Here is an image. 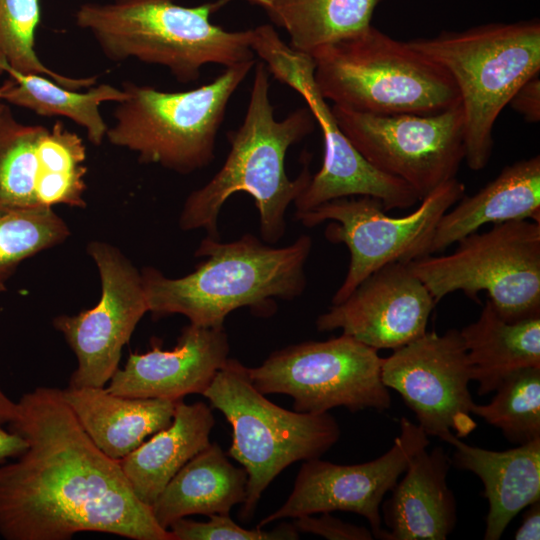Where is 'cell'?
<instances>
[{"instance_id":"obj_1","label":"cell","mask_w":540,"mask_h":540,"mask_svg":"<svg viewBox=\"0 0 540 540\" xmlns=\"http://www.w3.org/2000/svg\"><path fill=\"white\" fill-rule=\"evenodd\" d=\"M9 430L27 443L0 464V535L6 540H69L101 532L133 540H175L133 492L119 460L84 431L62 390L22 395Z\"/></svg>"},{"instance_id":"obj_2","label":"cell","mask_w":540,"mask_h":540,"mask_svg":"<svg viewBox=\"0 0 540 540\" xmlns=\"http://www.w3.org/2000/svg\"><path fill=\"white\" fill-rule=\"evenodd\" d=\"M254 68L245 117L237 129L227 132L230 150L221 168L186 198L179 217L183 231L204 229L208 236L219 239L218 216L224 203L233 194L244 192L258 210L261 240L275 244L285 234L289 205L311 180L307 166L290 179L285 158L292 145L314 131L312 112L301 107L277 120L269 96L270 73L263 62Z\"/></svg>"},{"instance_id":"obj_3","label":"cell","mask_w":540,"mask_h":540,"mask_svg":"<svg viewBox=\"0 0 540 540\" xmlns=\"http://www.w3.org/2000/svg\"><path fill=\"white\" fill-rule=\"evenodd\" d=\"M311 249L309 235L281 248L249 233L227 243L207 236L195 252L205 260L188 275L170 278L152 267L141 271L148 312L154 319L181 314L203 327H221L228 314L243 307L269 316L275 299L293 300L304 292Z\"/></svg>"},{"instance_id":"obj_4","label":"cell","mask_w":540,"mask_h":540,"mask_svg":"<svg viewBox=\"0 0 540 540\" xmlns=\"http://www.w3.org/2000/svg\"><path fill=\"white\" fill-rule=\"evenodd\" d=\"M231 1L197 6L174 0L87 2L77 8L75 23L110 61L160 65L188 83L199 79L205 65L227 68L255 60L253 28L229 31L211 22V15Z\"/></svg>"},{"instance_id":"obj_5","label":"cell","mask_w":540,"mask_h":540,"mask_svg":"<svg viewBox=\"0 0 540 540\" xmlns=\"http://www.w3.org/2000/svg\"><path fill=\"white\" fill-rule=\"evenodd\" d=\"M454 81L463 112L465 160L489 162L493 127L514 93L540 72V22L489 23L408 41Z\"/></svg>"},{"instance_id":"obj_6","label":"cell","mask_w":540,"mask_h":540,"mask_svg":"<svg viewBox=\"0 0 540 540\" xmlns=\"http://www.w3.org/2000/svg\"><path fill=\"white\" fill-rule=\"evenodd\" d=\"M310 56L321 96L336 106L379 115H428L460 103L454 81L440 65L372 24Z\"/></svg>"},{"instance_id":"obj_7","label":"cell","mask_w":540,"mask_h":540,"mask_svg":"<svg viewBox=\"0 0 540 540\" xmlns=\"http://www.w3.org/2000/svg\"><path fill=\"white\" fill-rule=\"evenodd\" d=\"M254 66L251 60L227 67L212 82L187 91L123 82L126 97L116 103L106 138L134 152L141 163L179 174L202 169L215 158L227 106Z\"/></svg>"},{"instance_id":"obj_8","label":"cell","mask_w":540,"mask_h":540,"mask_svg":"<svg viewBox=\"0 0 540 540\" xmlns=\"http://www.w3.org/2000/svg\"><path fill=\"white\" fill-rule=\"evenodd\" d=\"M232 428L228 455L248 475L239 517L248 522L269 484L297 461L320 458L340 438L329 413H304L278 406L258 391L248 367L228 358L202 394Z\"/></svg>"},{"instance_id":"obj_9","label":"cell","mask_w":540,"mask_h":540,"mask_svg":"<svg viewBox=\"0 0 540 540\" xmlns=\"http://www.w3.org/2000/svg\"><path fill=\"white\" fill-rule=\"evenodd\" d=\"M447 255L409 262L437 304L462 291L470 298L486 291L504 320L540 316V222L514 220L474 232Z\"/></svg>"},{"instance_id":"obj_10","label":"cell","mask_w":540,"mask_h":540,"mask_svg":"<svg viewBox=\"0 0 540 540\" xmlns=\"http://www.w3.org/2000/svg\"><path fill=\"white\" fill-rule=\"evenodd\" d=\"M382 362L378 350L342 334L289 345L248 370L258 391L290 396L297 412L320 414L337 407L384 411L391 397L382 382Z\"/></svg>"},{"instance_id":"obj_11","label":"cell","mask_w":540,"mask_h":540,"mask_svg":"<svg viewBox=\"0 0 540 540\" xmlns=\"http://www.w3.org/2000/svg\"><path fill=\"white\" fill-rule=\"evenodd\" d=\"M465 185L454 178L421 200L411 213L392 217L379 199L352 196L325 202L309 211L295 213L307 227L331 221L325 237L343 243L350 262L343 283L332 304L346 299L369 275L395 262H411L429 255L430 244L440 218L464 195Z\"/></svg>"},{"instance_id":"obj_12","label":"cell","mask_w":540,"mask_h":540,"mask_svg":"<svg viewBox=\"0 0 540 540\" xmlns=\"http://www.w3.org/2000/svg\"><path fill=\"white\" fill-rule=\"evenodd\" d=\"M253 50L275 79L301 95L322 130V167L295 200L296 213L352 196L379 199L386 211L408 209L420 201L408 184L374 167L345 136L316 86L310 55L291 48L270 26L258 32Z\"/></svg>"},{"instance_id":"obj_13","label":"cell","mask_w":540,"mask_h":540,"mask_svg":"<svg viewBox=\"0 0 540 540\" xmlns=\"http://www.w3.org/2000/svg\"><path fill=\"white\" fill-rule=\"evenodd\" d=\"M352 145L380 171L408 184L419 200L456 178L465 160L461 104L435 114L379 115L331 106Z\"/></svg>"},{"instance_id":"obj_14","label":"cell","mask_w":540,"mask_h":540,"mask_svg":"<svg viewBox=\"0 0 540 540\" xmlns=\"http://www.w3.org/2000/svg\"><path fill=\"white\" fill-rule=\"evenodd\" d=\"M101 281L98 303L52 321L77 359L70 387H104L119 368L123 347L148 312L141 272L118 248L102 241L87 246Z\"/></svg>"},{"instance_id":"obj_15","label":"cell","mask_w":540,"mask_h":540,"mask_svg":"<svg viewBox=\"0 0 540 540\" xmlns=\"http://www.w3.org/2000/svg\"><path fill=\"white\" fill-rule=\"evenodd\" d=\"M429 443L418 424L402 417L400 433L390 449L372 461L351 465L320 458L303 461L287 500L261 519L257 527L303 515L345 511L365 517L374 538L387 540L381 517L384 496L395 486L411 458Z\"/></svg>"},{"instance_id":"obj_16","label":"cell","mask_w":540,"mask_h":540,"mask_svg":"<svg viewBox=\"0 0 540 540\" xmlns=\"http://www.w3.org/2000/svg\"><path fill=\"white\" fill-rule=\"evenodd\" d=\"M381 378L398 392L428 436L441 439L454 431L463 438L476 428L468 388L470 366L459 330L441 335L426 331L393 350L383 358Z\"/></svg>"},{"instance_id":"obj_17","label":"cell","mask_w":540,"mask_h":540,"mask_svg":"<svg viewBox=\"0 0 540 540\" xmlns=\"http://www.w3.org/2000/svg\"><path fill=\"white\" fill-rule=\"evenodd\" d=\"M436 303L409 262L390 263L362 281L316 320L319 331L341 329L363 344L398 349L426 332Z\"/></svg>"},{"instance_id":"obj_18","label":"cell","mask_w":540,"mask_h":540,"mask_svg":"<svg viewBox=\"0 0 540 540\" xmlns=\"http://www.w3.org/2000/svg\"><path fill=\"white\" fill-rule=\"evenodd\" d=\"M230 345L224 326L183 327L176 346L163 350L158 339L144 353H130L106 388L110 393L131 398L183 400L203 394L216 373L228 360Z\"/></svg>"},{"instance_id":"obj_19","label":"cell","mask_w":540,"mask_h":540,"mask_svg":"<svg viewBox=\"0 0 540 540\" xmlns=\"http://www.w3.org/2000/svg\"><path fill=\"white\" fill-rule=\"evenodd\" d=\"M451 459L442 447L418 451L382 502L388 540H445L457 522V504L447 484Z\"/></svg>"},{"instance_id":"obj_20","label":"cell","mask_w":540,"mask_h":540,"mask_svg":"<svg viewBox=\"0 0 540 540\" xmlns=\"http://www.w3.org/2000/svg\"><path fill=\"white\" fill-rule=\"evenodd\" d=\"M441 440L454 447L451 465L476 474L489 508L485 540H498L514 517L540 500V439L505 451L469 445L454 433Z\"/></svg>"},{"instance_id":"obj_21","label":"cell","mask_w":540,"mask_h":540,"mask_svg":"<svg viewBox=\"0 0 540 540\" xmlns=\"http://www.w3.org/2000/svg\"><path fill=\"white\" fill-rule=\"evenodd\" d=\"M440 218L429 255L442 252L486 224L540 222V157L517 161L472 196H462Z\"/></svg>"},{"instance_id":"obj_22","label":"cell","mask_w":540,"mask_h":540,"mask_svg":"<svg viewBox=\"0 0 540 540\" xmlns=\"http://www.w3.org/2000/svg\"><path fill=\"white\" fill-rule=\"evenodd\" d=\"M63 397L94 444L120 460L172 421L175 403L156 398H131L104 387H70Z\"/></svg>"},{"instance_id":"obj_23","label":"cell","mask_w":540,"mask_h":540,"mask_svg":"<svg viewBox=\"0 0 540 540\" xmlns=\"http://www.w3.org/2000/svg\"><path fill=\"white\" fill-rule=\"evenodd\" d=\"M214 426L206 403L176 401L170 424L119 460L135 495L152 506L173 476L211 443Z\"/></svg>"},{"instance_id":"obj_24","label":"cell","mask_w":540,"mask_h":540,"mask_svg":"<svg viewBox=\"0 0 540 540\" xmlns=\"http://www.w3.org/2000/svg\"><path fill=\"white\" fill-rule=\"evenodd\" d=\"M248 475L233 465L217 443L190 459L168 482L151 509L157 523L167 529L190 515L229 514L246 497Z\"/></svg>"},{"instance_id":"obj_25","label":"cell","mask_w":540,"mask_h":540,"mask_svg":"<svg viewBox=\"0 0 540 540\" xmlns=\"http://www.w3.org/2000/svg\"><path fill=\"white\" fill-rule=\"evenodd\" d=\"M459 332L479 395L521 369L540 367V316L508 322L487 300L479 318Z\"/></svg>"},{"instance_id":"obj_26","label":"cell","mask_w":540,"mask_h":540,"mask_svg":"<svg viewBox=\"0 0 540 540\" xmlns=\"http://www.w3.org/2000/svg\"><path fill=\"white\" fill-rule=\"evenodd\" d=\"M261 9L289 36V46L311 55L371 25L383 0H241Z\"/></svg>"},{"instance_id":"obj_27","label":"cell","mask_w":540,"mask_h":540,"mask_svg":"<svg viewBox=\"0 0 540 540\" xmlns=\"http://www.w3.org/2000/svg\"><path fill=\"white\" fill-rule=\"evenodd\" d=\"M5 71L10 76V84L2 94V101L42 117L68 118L83 128L89 142L96 146L102 144L109 127L100 106L126 97L122 88L108 83L95 84L82 92L63 87L43 75L23 74L9 67Z\"/></svg>"},{"instance_id":"obj_28","label":"cell","mask_w":540,"mask_h":540,"mask_svg":"<svg viewBox=\"0 0 540 540\" xmlns=\"http://www.w3.org/2000/svg\"><path fill=\"white\" fill-rule=\"evenodd\" d=\"M47 127L19 122L10 107L0 109V205L39 206L36 189L42 173L38 153Z\"/></svg>"},{"instance_id":"obj_29","label":"cell","mask_w":540,"mask_h":540,"mask_svg":"<svg viewBox=\"0 0 540 540\" xmlns=\"http://www.w3.org/2000/svg\"><path fill=\"white\" fill-rule=\"evenodd\" d=\"M38 152L45 167L44 180L37 190L38 205L86 207V147L82 138L56 121L42 135Z\"/></svg>"},{"instance_id":"obj_30","label":"cell","mask_w":540,"mask_h":540,"mask_svg":"<svg viewBox=\"0 0 540 540\" xmlns=\"http://www.w3.org/2000/svg\"><path fill=\"white\" fill-rule=\"evenodd\" d=\"M39 21V0H0V59L7 64L6 67L23 74L46 76L72 90L94 86L96 76H67L41 61L35 50Z\"/></svg>"},{"instance_id":"obj_31","label":"cell","mask_w":540,"mask_h":540,"mask_svg":"<svg viewBox=\"0 0 540 540\" xmlns=\"http://www.w3.org/2000/svg\"><path fill=\"white\" fill-rule=\"evenodd\" d=\"M70 235L52 207L0 205V282L25 259L64 242Z\"/></svg>"},{"instance_id":"obj_32","label":"cell","mask_w":540,"mask_h":540,"mask_svg":"<svg viewBox=\"0 0 540 540\" xmlns=\"http://www.w3.org/2000/svg\"><path fill=\"white\" fill-rule=\"evenodd\" d=\"M486 405L473 404L472 414L501 430L514 444L540 439V367L521 369L495 390Z\"/></svg>"},{"instance_id":"obj_33","label":"cell","mask_w":540,"mask_h":540,"mask_svg":"<svg viewBox=\"0 0 540 540\" xmlns=\"http://www.w3.org/2000/svg\"><path fill=\"white\" fill-rule=\"evenodd\" d=\"M206 522L181 518L173 522L168 530L175 540H293L299 532L293 523H280L271 530L256 526L247 529L233 521L229 514L209 515Z\"/></svg>"},{"instance_id":"obj_34","label":"cell","mask_w":540,"mask_h":540,"mask_svg":"<svg viewBox=\"0 0 540 540\" xmlns=\"http://www.w3.org/2000/svg\"><path fill=\"white\" fill-rule=\"evenodd\" d=\"M293 525L298 532L318 535L329 540L374 539L370 529L344 522L331 515L330 512H323L319 517L312 515L297 517L294 519Z\"/></svg>"},{"instance_id":"obj_35","label":"cell","mask_w":540,"mask_h":540,"mask_svg":"<svg viewBox=\"0 0 540 540\" xmlns=\"http://www.w3.org/2000/svg\"><path fill=\"white\" fill-rule=\"evenodd\" d=\"M530 123L540 120V78L539 74L525 82L512 96L508 103Z\"/></svg>"},{"instance_id":"obj_36","label":"cell","mask_w":540,"mask_h":540,"mask_svg":"<svg viewBox=\"0 0 540 540\" xmlns=\"http://www.w3.org/2000/svg\"><path fill=\"white\" fill-rule=\"evenodd\" d=\"M516 540H539L540 539V500L528 506L522 523L515 532Z\"/></svg>"},{"instance_id":"obj_37","label":"cell","mask_w":540,"mask_h":540,"mask_svg":"<svg viewBox=\"0 0 540 540\" xmlns=\"http://www.w3.org/2000/svg\"><path fill=\"white\" fill-rule=\"evenodd\" d=\"M27 448L26 441L17 433L0 427V464L16 458Z\"/></svg>"},{"instance_id":"obj_38","label":"cell","mask_w":540,"mask_h":540,"mask_svg":"<svg viewBox=\"0 0 540 540\" xmlns=\"http://www.w3.org/2000/svg\"><path fill=\"white\" fill-rule=\"evenodd\" d=\"M17 412V403L8 398L0 389V427L9 424Z\"/></svg>"},{"instance_id":"obj_39","label":"cell","mask_w":540,"mask_h":540,"mask_svg":"<svg viewBox=\"0 0 540 540\" xmlns=\"http://www.w3.org/2000/svg\"><path fill=\"white\" fill-rule=\"evenodd\" d=\"M9 84H10V78L7 79V80H5V81L3 82V84L0 86V100H1V98H2L3 92H4L5 89L9 86ZM1 101H2V100H1Z\"/></svg>"},{"instance_id":"obj_40","label":"cell","mask_w":540,"mask_h":540,"mask_svg":"<svg viewBox=\"0 0 540 540\" xmlns=\"http://www.w3.org/2000/svg\"><path fill=\"white\" fill-rule=\"evenodd\" d=\"M6 66L7 64L0 59V75H2L3 73H6L5 72Z\"/></svg>"},{"instance_id":"obj_41","label":"cell","mask_w":540,"mask_h":540,"mask_svg":"<svg viewBox=\"0 0 540 540\" xmlns=\"http://www.w3.org/2000/svg\"><path fill=\"white\" fill-rule=\"evenodd\" d=\"M5 290V284L0 282V292Z\"/></svg>"},{"instance_id":"obj_42","label":"cell","mask_w":540,"mask_h":540,"mask_svg":"<svg viewBox=\"0 0 540 540\" xmlns=\"http://www.w3.org/2000/svg\"><path fill=\"white\" fill-rule=\"evenodd\" d=\"M4 102L0 100V109L3 107Z\"/></svg>"}]
</instances>
